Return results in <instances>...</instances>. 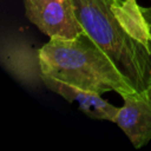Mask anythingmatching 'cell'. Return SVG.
Returning <instances> with one entry per match:
<instances>
[{
  "instance_id": "6da1fadb",
  "label": "cell",
  "mask_w": 151,
  "mask_h": 151,
  "mask_svg": "<svg viewBox=\"0 0 151 151\" xmlns=\"http://www.w3.org/2000/svg\"><path fill=\"white\" fill-rule=\"evenodd\" d=\"M83 29L139 96L151 93V22L136 0H72Z\"/></svg>"
},
{
  "instance_id": "7a4b0ae2",
  "label": "cell",
  "mask_w": 151,
  "mask_h": 151,
  "mask_svg": "<svg viewBox=\"0 0 151 151\" xmlns=\"http://www.w3.org/2000/svg\"><path fill=\"white\" fill-rule=\"evenodd\" d=\"M37 63L42 74L87 91L139 96L85 31L73 39H50L37 50Z\"/></svg>"
},
{
  "instance_id": "3957f363",
  "label": "cell",
  "mask_w": 151,
  "mask_h": 151,
  "mask_svg": "<svg viewBox=\"0 0 151 151\" xmlns=\"http://www.w3.org/2000/svg\"><path fill=\"white\" fill-rule=\"evenodd\" d=\"M26 17L50 39H73L84 32L72 0H24Z\"/></svg>"
},
{
  "instance_id": "277c9868",
  "label": "cell",
  "mask_w": 151,
  "mask_h": 151,
  "mask_svg": "<svg viewBox=\"0 0 151 151\" xmlns=\"http://www.w3.org/2000/svg\"><path fill=\"white\" fill-rule=\"evenodd\" d=\"M124 105L119 107L113 123L129 137L137 149L151 140V93L145 96H122Z\"/></svg>"
},
{
  "instance_id": "5b68a950",
  "label": "cell",
  "mask_w": 151,
  "mask_h": 151,
  "mask_svg": "<svg viewBox=\"0 0 151 151\" xmlns=\"http://www.w3.org/2000/svg\"><path fill=\"white\" fill-rule=\"evenodd\" d=\"M40 83H42L51 91L60 94L67 101L77 104L79 109L88 117L93 119H104L109 122H114L119 107L113 106L107 100L100 97V93L87 91L53 77L42 74L39 71Z\"/></svg>"
},
{
  "instance_id": "8992f818",
  "label": "cell",
  "mask_w": 151,
  "mask_h": 151,
  "mask_svg": "<svg viewBox=\"0 0 151 151\" xmlns=\"http://www.w3.org/2000/svg\"><path fill=\"white\" fill-rule=\"evenodd\" d=\"M142 12L145 15V18L151 22V6L150 7H142Z\"/></svg>"
}]
</instances>
